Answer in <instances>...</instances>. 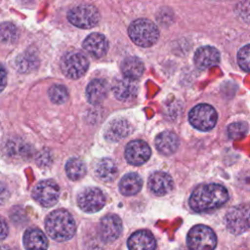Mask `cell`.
I'll list each match as a JSON object with an SVG mask.
<instances>
[{
  "label": "cell",
  "mask_w": 250,
  "mask_h": 250,
  "mask_svg": "<svg viewBox=\"0 0 250 250\" xmlns=\"http://www.w3.org/2000/svg\"><path fill=\"white\" fill-rule=\"evenodd\" d=\"M229 199L227 188L219 184L197 187L189 197V206L195 212H206L219 208Z\"/></svg>",
  "instance_id": "6da1fadb"
},
{
  "label": "cell",
  "mask_w": 250,
  "mask_h": 250,
  "mask_svg": "<svg viewBox=\"0 0 250 250\" xmlns=\"http://www.w3.org/2000/svg\"><path fill=\"white\" fill-rule=\"evenodd\" d=\"M45 229L48 235L56 241L69 240L75 233L76 225L70 213L63 209L51 212L45 220Z\"/></svg>",
  "instance_id": "7a4b0ae2"
},
{
  "label": "cell",
  "mask_w": 250,
  "mask_h": 250,
  "mask_svg": "<svg viewBox=\"0 0 250 250\" xmlns=\"http://www.w3.org/2000/svg\"><path fill=\"white\" fill-rule=\"evenodd\" d=\"M128 34L135 44L141 47H149L157 41L159 30L149 20L139 19L130 24Z\"/></svg>",
  "instance_id": "3957f363"
},
{
  "label": "cell",
  "mask_w": 250,
  "mask_h": 250,
  "mask_svg": "<svg viewBox=\"0 0 250 250\" xmlns=\"http://www.w3.org/2000/svg\"><path fill=\"white\" fill-rule=\"evenodd\" d=\"M187 243L189 250H214L217 238L209 227L197 225L188 231Z\"/></svg>",
  "instance_id": "277c9868"
},
{
  "label": "cell",
  "mask_w": 250,
  "mask_h": 250,
  "mask_svg": "<svg viewBox=\"0 0 250 250\" xmlns=\"http://www.w3.org/2000/svg\"><path fill=\"white\" fill-rule=\"evenodd\" d=\"M68 21L80 28H92L100 21V13L96 7L89 4H82L72 8L67 15Z\"/></svg>",
  "instance_id": "5b68a950"
},
{
  "label": "cell",
  "mask_w": 250,
  "mask_h": 250,
  "mask_svg": "<svg viewBox=\"0 0 250 250\" xmlns=\"http://www.w3.org/2000/svg\"><path fill=\"white\" fill-rule=\"evenodd\" d=\"M89 66L87 58L80 52L65 54L61 62V69L64 76L70 79H78L83 76Z\"/></svg>",
  "instance_id": "8992f818"
},
{
  "label": "cell",
  "mask_w": 250,
  "mask_h": 250,
  "mask_svg": "<svg viewBox=\"0 0 250 250\" xmlns=\"http://www.w3.org/2000/svg\"><path fill=\"white\" fill-rule=\"evenodd\" d=\"M226 225L233 234L250 229V205L242 204L231 208L226 215Z\"/></svg>",
  "instance_id": "52a82bcc"
},
{
  "label": "cell",
  "mask_w": 250,
  "mask_h": 250,
  "mask_svg": "<svg viewBox=\"0 0 250 250\" xmlns=\"http://www.w3.org/2000/svg\"><path fill=\"white\" fill-rule=\"evenodd\" d=\"M188 119L194 128L200 131H209L217 122V112L210 104H200L189 111Z\"/></svg>",
  "instance_id": "ba28073f"
},
{
  "label": "cell",
  "mask_w": 250,
  "mask_h": 250,
  "mask_svg": "<svg viewBox=\"0 0 250 250\" xmlns=\"http://www.w3.org/2000/svg\"><path fill=\"white\" fill-rule=\"evenodd\" d=\"M60 196V188L52 180L39 182L32 189V197L43 207L54 206Z\"/></svg>",
  "instance_id": "9c48e42d"
},
{
  "label": "cell",
  "mask_w": 250,
  "mask_h": 250,
  "mask_svg": "<svg viewBox=\"0 0 250 250\" xmlns=\"http://www.w3.org/2000/svg\"><path fill=\"white\" fill-rule=\"evenodd\" d=\"M77 204L82 211L95 213L104 206L105 196L103 191L97 188H86L78 193Z\"/></svg>",
  "instance_id": "30bf717a"
},
{
  "label": "cell",
  "mask_w": 250,
  "mask_h": 250,
  "mask_svg": "<svg viewBox=\"0 0 250 250\" xmlns=\"http://www.w3.org/2000/svg\"><path fill=\"white\" fill-rule=\"evenodd\" d=\"M122 223L118 216L109 214L104 216L99 225V235L105 243L116 240L121 234Z\"/></svg>",
  "instance_id": "8fae6325"
},
{
  "label": "cell",
  "mask_w": 250,
  "mask_h": 250,
  "mask_svg": "<svg viewBox=\"0 0 250 250\" xmlns=\"http://www.w3.org/2000/svg\"><path fill=\"white\" fill-rule=\"evenodd\" d=\"M151 154L150 147L141 140L130 142L125 149V158L132 165H142L146 162Z\"/></svg>",
  "instance_id": "7c38bea8"
},
{
  "label": "cell",
  "mask_w": 250,
  "mask_h": 250,
  "mask_svg": "<svg viewBox=\"0 0 250 250\" xmlns=\"http://www.w3.org/2000/svg\"><path fill=\"white\" fill-rule=\"evenodd\" d=\"M112 92L117 100L121 102H130L137 96L138 85L135 80L124 76L114 80Z\"/></svg>",
  "instance_id": "4fadbf2b"
},
{
  "label": "cell",
  "mask_w": 250,
  "mask_h": 250,
  "mask_svg": "<svg viewBox=\"0 0 250 250\" xmlns=\"http://www.w3.org/2000/svg\"><path fill=\"white\" fill-rule=\"evenodd\" d=\"M194 63L200 69H206L217 65L220 62V53L217 49L211 46L199 48L194 54Z\"/></svg>",
  "instance_id": "5bb4252c"
},
{
  "label": "cell",
  "mask_w": 250,
  "mask_h": 250,
  "mask_svg": "<svg viewBox=\"0 0 250 250\" xmlns=\"http://www.w3.org/2000/svg\"><path fill=\"white\" fill-rule=\"evenodd\" d=\"M131 133V125L124 118L111 120L104 130V137L107 141L118 142Z\"/></svg>",
  "instance_id": "9a60e30c"
},
{
  "label": "cell",
  "mask_w": 250,
  "mask_h": 250,
  "mask_svg": "<svg viewBox=\"0 0 250 250\" xmlns=\"http://www.w3.org/2000/svg\"><path fill=\"white\" fill-rule=\"evenodd\" d=\"M107 40L101 33H91L83 42V48L94 58H102L107 51Z\"/></svg>",
  "instance_id": "2e32d148"
},
{
  "label": "cell",
  "mask_w": 250,
  "mask_h": 250,
  "mask_svg": "<svg viewBox=\"0 0 250 250\" xmlns=\"http://www.w3.org/2000/svg\"><path fill=\"white\" fill-rule=\"evenodd\" d=\"M148 188L156 195H164L173 188V180L165 172H155L148 179Z\"/></svg>",
  "instance_id": "e0dca14e"
},
{
  "label": "cell",
  "mask_w": 250,
  "mask_h": 250,
  "mask_svg": "<svg viewBox=\"0 0 250 250\" xmlns=\"http://www.w3.org/2000/svg\"><path fill=\"white\" fill-rule=\"evenodd\" d=\"M129 250H155V239L147 230H138L128 239Z\"/></svg>",
  "instance_id": "ac0fdd59"
},
{
  "label": "cell",
  "mask_w": 250,
  "mask_h": 250,
  "mask_svg": "<svg viewBox=\"0 0 250 250\" xmlns=\"http://www.w3.org/2000/svg\"><path fill=\"white\" fill-rule=\"evenodd\" d=\"M23 245L26 250H47L48 240L42 230L32 228L25 230Z\"/></svg>",
  "instance_id": "d6986e66"
},
{
  "label": "cell",
  "mask_w": 250,
  "mask_h": 250,
  "mask_svg": "<svg viewBox=\"0 0 250 250\" xmlns=\"http://www.w3.org/2000/svg\"><path fill=\"white\" fill-rule=\"evenodd\" d=\"M108 87L104 80L94 79L86 88V97L90 104H99L107 96Z\"/></svg>",
  "instance_id": "ffe728a7"
},
{
  "label": "cell",
  "mask_w": 250,
  "mask_h": 250,
  "mask_svg": "<svg viewBox=\"0 0 250 250\" xmlns=\"http://www.w3.org/2000/svg\"><path fill=\"white\" fill-rule=\"evenodd\" d=\"M155 146L162 154H172L179 146V139L175 133L171 131H164L157 135L155 139Z\"/></svg>",
  "instance_id": "44dd1931"
},
{
  "label": "cell",
  "mask_w": 250,
  "mask_h": 250,
  "mask_svg": "<svg viewBox=\"0 0 250 250\" xmlns=\"http://www.w3.org/2000/svg\"><path fill=\"white\" fill-rule=\"evenodd\" d=\"M95 172L98 178L103 182H112L116 178L118 170L113 160L109 158H103L97 162Z\"/></svg>",
  "instance_id": "7402d4cb"
},
{
  "label": "cell",
  "mask_w": 250,
  "mask_h": 250,
  "mask_svg": "<svg viewBox=\"0 0 250 250\" xmlns=\"http://www.w3.org/2000/svg\"><path fill=\"white\" fill-rule=\"evenodd\" d=\"M145 66L143 62L137 57H128L121 63V70L125 77L136 80L141 77Z\"/></svg>",
  "instance_id": "603a6c76"
},
{
  "label": "cell",
  "mask_w": 250,
  "mask_h": 250,
  "mask_svg": "<svg viewBox=\"0 0 250 250\" xmlns=\"http://www.w3.org/2000/svg\"><path fill=\"white\" fill-rule=\"evenodd\" d=\"M142 186L143 181L141 177L136 173H130L121 179L119 183V189L124 195H134L140 191Z\"/></svg>",
  "instance_id": "cb8c5ba5"
},
{
  "label": "cell",
  "mask_w": 250,
  "mask_h": 250,
  "mask_svg": "<svg viewBox=\"0 0 250 250\" xmlns=\"http://www.w3.org/2000/svg\"><path fill=\"white\" fill-rule=\"evenodd\" d=\"M65 173L70 180L78 181L85 176L86 166L82 160L71 158L65 164Z\"/></svg>",
  "instance_id": "d4e9b609"
},
{
  "label": "cell",
  "mask_w": 250,
  "mask_h": 250,
  "mask_svg": "<svg viewBox=\"0 0 250 250\" xmlns=\"http://www.w3.org/2000/svg\"><path fill=\"white\" fill-rule=\"evenodd\" d=\"M20 31L12 22L0 23V41L5 44H13L18 41Z\"/></svg>",
  "instance_id": "484cf974"
},
{
  "label": "cell",
  "mask_w": 250,
  "mask_h": 250,
  "mask_svg": "<svg viewBox=\"0 0 250 250\" xmlns=\"http://www.w3.org/2000/svg\"><path fill=\"white\" fill-rule=\"evenodd\" d=\"M48 95L50 100L57 104H64L68 99V92L63 85L55 84L51 86L48 90Z\"/></svg>",
  "instance_id": "4316f807"
},
{
  "label": "cell",
  "mask_w": 250,
  "mask_h": 250,
  "mask_svg": "<svg viewBox=\"0 0 250 250\" xmlns=\"http://www.w3.org/2000/svg\"><path fill=\"white\" fill-rule=\"evenodd\" d=\"M33 64L36 65V60L31 54H22L17 60V67L21 72L30 71L34 67Z\"/></svg>",
  "instance_id": "83f0119b"
},
{
  "label": "cell",
  "mask_w": 250,
  "mask_h": 250,
  "mask_svg": "<svg viewBox=\"0 0 250 250\" xmlns=\"http://www.w3.org/2000/svg\"><path fill=\"white\" fill-rule=\"evenodd\" d=\"M247 130H248V125L245 122H242V121L231 123L228 127L229 136L231 139H234V140L243 138L246 135Z\"/></svg>",
  "instance_id": "f1b7e54d"
},
{
  "label": "cell",
  "mask_w": 250,
  "mask_h": 250,
  "mask_svg": "<svg viewBox=\"0 0 250 250\" xmlns=\"http://www.w3.org/2000/svg\"><path fill=\"white\" fill-rule=\"evenodd\" d=\"M237 62L243 70L250 72V44L243 46L238 51Z\"/></svg>",
  "instance_id": "f546056e"
},
{
  "label": "cell",
  "mask_w": 250,
  "mask_h": 250,
  "mask_svg": "<svg viewBox=\"0 0 250 250\" xmlns=\"http://www.w3.org/2000/svg\"><path fill=\"white\" fill-rule=\"evenodd\" d=\"M7 84V71L5 67L0 64V93L4 90Z\"/></svg>",
  "instance_id": "4dcf8cb0"
},
{
  "label": "cell",
  "mask_w": 250,
  "mask_h": 250,
  "mask_svg": "<svg viewBox=\"0 0 250 250\" xmlns=\"http://www.w3.org/2000/svg\"><path fill=\"white\" fill-rule=\"evenodd\" d=\"M8 235V226L6 221L0 217V241Z\"/></svg>",
  "instance_id": "1f68e13d"
},
{
  "label": "cell",
  "mask_w": 250,
  "mask_h": 250,
  "mask_svg": "<svg viewBox=\"0 0 250 250\" xmlns=\"http://www.w3.org/2000/svg\"><path fill=\"white\" fill-rule=\"evenodd\" d=\"M0 250H11V249L8 248V247L5 246V245H1V246H0Z\"/></svg>",
  "instance_id": "d6a6232c"
}]
</instances>
